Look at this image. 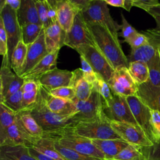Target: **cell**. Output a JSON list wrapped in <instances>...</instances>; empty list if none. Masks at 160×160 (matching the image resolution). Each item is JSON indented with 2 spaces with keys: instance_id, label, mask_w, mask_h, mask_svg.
<instances>
[{
  "instance_id": "cell-1",
  "label": "cell",
  "mask_w": 160,
  "mask_h": 160,
  "mask_svg": "<svg viewBox=\"0 0 160 160\" xmlns=\"http://www.w3.org/2000/svg\"><path fill=\"white\" fill-rule=\"evenodd\" d=\"M90 31L95 46L106 58L114 69L126 67L129 62L124 54L120 42L108 28L96 22H86Z\"/></svg>"
},
{
  "instance_id": "cell-2",
  "label": "cell",
  "mask_w": 160,
  "mask_h": 160,
  "mask_svg": "<svg viewBox=\"0 0 160 160\" xmlns=\"http://www.w3.org/2000/svg\"><path fill=\"white\" fill-rule=\"evenodd\" d=\"M29 110L36 121L43 129L44 136L56 134L66 128L73 127L78 123L72 116L60 115L51 111L47 107L39 91L36 104Z\"/></svg>"
},
{
  "instance_id": "cell-3",
  "label": "cell",
  "mask_w": 160,
  "mask_h": 160,
  "mask_svg": "<svg viewBox=\"0 0 160 160\" xmlns=\"http://www.w3.org/2000/svg\"><path fill=\"white\" fill-rule=\"evenodd\" d=\"M44 136L53 138L62 146L72 149L82 154L99 159H105L103 153L94 145L91 139L77 134L72 127L66 128L54 134Z\"/></svg>"
},
{
  "instance_id": "cell-4",
  "label": "cell",
  "mask_w": 160,
  "mask_h": 160,
  "mask_svg": "<svg viewBox=\"0 0 160 160\" xmlns=\"http://www.w3.org/2000/svg\"><path fill=\"white\" fill-rule=\"evenodd\" d=\"M78 135L89 139H122L112 128L105 114L88 121H81L72 127Z\"/></svg>"
},
{
  "instance_id": "cell-5",
  "label": "cell",
  "mask_w": 160,
  "mask_h": 160,
  "mask_svg": "<svg viewBox=\"0 0 160 160\" xmlns=\"http://www.w3.org/2000/svg\"><path fill=\"white\" fill-rule=\"evenodd\" d=\"M81 14L86 22L100 24L108 28L114 36L118 38V31L121 29V26L111 17L108 4L104 0H91Z\"/></svg>"
},
{
  "instance_id": "cell-6",
  "label": "cell",
  "mask_w": 160,
  "mask_h": 160,
  "mask_svg": "<svg viewBox=\"0 0 160 160\" xmlns=\"http://www.w3.org/2000/svg\"><path fill=\"white\" fill-rule=\"evenodd\" d=\"M76 107V112L72 118L78 123L81 121H88L102 116L103 101L97 88L94 86L91 94L86 101L76 99L73 102Z\"/></svg>"
},
{
  "instance_id": "cell-7",
  "label": "cell",
  "mask_w": 160,
  "mask_h": 160,
  "mask_svg": "<svg viewBox=\"0 0 160 160\" xmlns=\"http://www.w3.org/2000/svg\"><path fill=\"white\" fill-rule=\"evenodd\" d=\"M75 50L87 61L96 74L101 76L107 82L109 81L115 69L95 46L81 45Z\"/></svg>"
},
{
  "instance_id": "cell-8",
  "label": "cell",
  "mask_w": 160,
  "mask_h": 160,
  "mask_svg": "<svg viewBox=\"0 0 160 160\" xmlns=\"http://www.w3.org/2000/svg\"><path fill=\"white\" fill-rule=\"evenodd\" d=\"M0 18L2 19L8 38V57L11 55L18 42L21 40V29L17 18V12L6 5L4 1L0 4Z\"/></svg>"
},
{
  "instance_id": "cell-9",
  "label": "cell",
  "mask_w": 160,
  "mask_h": 160,
  "mask_svg": "<svg viewBox=\"0 0 160 160\" xmlns=\"http://www.w3.org/2000/svg\"><path fill=\"white\" fill-rule=\"evenodd\" d=\"M24 79L12 71L8 55L2 58L0 71V102L20 90Z\"/></svg>"
},
{
  "instance_id": "cell-10",
  "label": "cell",
  "mask_w": 160,
  "mask_h": 160,
  "mask_svg": "<svg viewBox=\"0 0 160 160\" xmlns=\"http://www.w3.org/2000/svg\"><path fill=\"white\" fill-rule=\"evenodd\" d=\"M110 124L120 138L129 144L139 148H146L153 145L143 131L138 126L114 121H110Z\"/></svg>"
},
{
  "instance_id": "cell-11",
  "label": "cell",
  "mask_w": 160,
  "mask_h": 160,
  "mask_svg": "<svg viewBox=\"0 0 160 160\" xmlns=\"http://www.w3.org/2000/svg\"><path fill=\"white\" fill-rule=\"evenodd\" d=\"M103 111L109 121L127 122L139 127L131 112L126 97L113 94L110 103L103 106Z\"/></svg>"
},
{
  "instance_id": "cell-12",
  "label": "cell",
  "mask_w": 160,
  "mask_h": 160,
  "mask_svg": "<svg viewBox=\"0 0 160 160\" xmlns=\"http://www.w3.org/2000/svg\"><path fill=\"white\" fill-rule=\"evenodd\" d=\"M108 84L113 94L128 97L137 93L138 85L126 67L115 69Z\"/></svg>"
},
{
  "instance_id": "cell-13",
  "label": "cell",
  "mask_w": 160,
  "mask_h": 160,
  "mask_svg": "<svg viewBox=\"0 0 160 160\" xmlns=\"http://www.w3.org/2000/svg\"><path fill=\"white\" fill-rule=\"evenodd\" d=\"M95 46L90 31L81 13L76 15L70 30L66 32L64 46L76 49L81 45Z\"/></svg>"
},
{
  "instance_id": "cell-14",
  "label": "cell",
  "mask_w": 160,
  "mask_h": 160,
  "mask_svg": "<svg viewBox=\"0 0 160 160\" xmlns=\"http://www.w3.org/2000/svg\"><path fill=\"white\" fill-rule=\"evenodd\" d=\"M126 99L138 124L154 144V138L151 125V110L136 95L128 96Z\"/></svg>"
},
{
  "instance_id": "cell-15",
  "label": "cell",
  "mask_w": 160,
  "mask_h": 160,
  "mask_svg": "<svg viewBox=\"0 0 160 160\" xmlns=\"http://www.w3.org/2000/svg\"><path fill=\"white\" fill-rule=\"evenodd\" d=\"M15 123L32 146L44 136L43 129L36 121L29 109H22L17 112Z\"/></svg>"
},
{
  "instance_id": "cell-16",
  "label": "cell",
  "mask_w": 160,
  "mask_h": 160,
  "mask_svg": "<svg viewBox=\"0 0 160 160\" xmlns=\"http://www.w3.org/2000/svg\"><path fill=\"white\" fill-rule=\"evenodd\" d=\"M48 53L45 43L44 30L43 29L36 41L28 46L26 58L19 76L21 78L28 73Z\"/></svg>"
},
{
  "instance_id": "cell-17",
  "label": "cell",
  "mask_w": 160,
  "mask_h": 160,
  "mask_svg": "<svg viewBox=\"0 0 160 160\" xmlns=\"http://www.w3.org/2000/svg\"><path fill=\"white\" fill-rule=\"evenodd\" d=\"M39 91L41 94L47 107L53 112L64 116H72L76 113V107L72 101L53 96L46 88L40 84Z\"/></svg>"
},
{
  "instance_id": "cell-18",
  "label": "cell",
  "mask_w": 160,
  "mask_h": 160,
  "mask_svg": "<svg viewBox=\"0 0 160 160\" xmlns=\"http://www.w3.org/2000/svg\"><path fill=\"white\" fill-rule=\"evenodd\" d=\"M72 76V71L56 68L42 75L38 82L50 91L60 87L69 86Z\"/></svg>"
},
{
  "instance_id": "cell-19",
  "label": "cell",
  "mask_w": 160,
  "mask_h": 160,
  "mask_svg": "<svg viewBox=\"0 0 160 160\" xmlns=\"http://www.w3.org/2000/svg\"><path fill=\"white\" fill-rule=\"evenodd\" d=\"M151 110L160 112V86L153 85L149 80L138 85L136 94Z\"/></svg>"
},
{
  "instance_id": "cell-20",
  "label": "cell",
  "mask_w": 160,
  "mask_h": 160,
  "mask_svg": "<svg viewBox=\"0 0 160 160\" xmlns=\"http://www.w3.org/2000/svg\"><path fill=\"white\" fill-rule=\"evenodd\" d=\"M45 43L49 53L58 50L64 46L66 32L57 21L44 29Z\"/></svg>"
},
{
  "instance_id": "cell-21",
  "label": "cell",
  "mask_w": 160,
  "mask_h": 160,
  "mask_svg": "<svg viewBox=\"0 0 160 160\" xmlns=\"http://www.w3.org/2000/svg\"><path fill=\"white\" fill-rule=\"evenodd\" d=\"M59 49L48 53L31 71L21 78L24 79L38 80L46 72L56 68Z\"/></svg>"
},
{
  "instance_id": "cell-22",
  "label": "cell",
  "mask_w": 160,
  "mask_h": 160,
  "mask_svg": "<svg viewBox=\"0 0 160 160\" xmlns=\"http://www.w3.org/2000/svg\"><path fill=\"white\" fill-rule=\"evenodd\" d=\"M17 18L21 27L29 24L42 26L34 0H21V6L17 11Z\"/></svg>"
},
{
  "instance_id": "cell-23",
  "label": "cell",
  "mask_w": 160,
  "mask_h": 160,
  "mask_svg": "<svg viewBox=\"0 0 160 160\" xmlns=\"http://www.w3.org/2000/svg\"><path fill=\"white\" fill-rule=\"evenodd\" d=\"M73 76L69 86L72 87L79 101H86L90 96L94 85L89 82L83 76L82 69L78 68L72 71Z\"/></svg>"
},
{
  "instance_id": "cell-24",
  "label": "cell",
  "mask_w": 160,
  "mask_h": 160,
  "mask_svg": "<svg viewBox=\"0 0 160 160\" xmlns=\"http://www.w3.org/2000/svg\"><path fill=\"white\" fill-rule=\"evenodd\" d=\"M56 7L58 22L67 32L72 27L77 14L68 0H56Z\"/></svg>"
},
{
  "instance_id": "cell-25",
  "label": "cell",
  "mask_w": 160,
  "mask_h": 160,
  "mask_svg": "<svg viewBox=\"0 0 160 160\" xmlns=\"http://www.w3.org/2000/svg\"><path fill=\"white\" fill-rule=\"evenodd\" d=\"M92 142L106 159H112L129 144L122 139H92Z\"/></svg>"
},
{
  "instance_id": "cell-26",
  "label": "cell",
  "mask_w": 160,
  "mask_h": 160,
  "mask_svg": "<svg viewBox=\"0 0 160 160\" xmlns=\"http://www.w3.org/2000/svg\"><path fill=\"white\" fill-rule=\"evenodd\" d=\"M24 146L32 147V144L26 138L14 122L9 126L5 132L0 135V146Z\"/></svg>"
},
{
  "instance_id": "cell-27",
  "label": "cell",
  "mask_w": 160,
  "mask_h": 160,
  "mask_svg": "<svg viewBox=\"0 0 160 160\" xmlns=\"http://www.w3.org/2000/svg\"><path fill=\"white\" fill-rule=\"evenodd\" d=\"M0 160H37L32 157L29 148L24 146H0Z\"/></svg>"
},
{
  "instance_id": "cell-28",
  "label": "cell",
  "mask_w": 160,
  "mask_h": 160,
  "mask_svg": "<svg viewBox=\"0 0 160 160\" xmlns=\"http://www.w3.org/2000/svg\"><path fill=\"white\" fill-rule=\"evenodd\" d=\"M157 48L150 42L135 49H131L128 60L129 62L134 61L148 64L156 54Z\"/></svg>"
},
{
  "instance_id": "cell-29",
  "label": "cell",
  "mask_w": 160,
  "mask_h": 160,
  "mask_svg": "<svg viewBox=\"0 0 160 160\" xmlns=\"http://www.w3.org/2000/svg\"><path fill=\"white\" fill-rule=\"evenodd\" d=\"M32 148L37 151L54 158L56 160H65L55 148L54 139L53 138L43 136L41 139L38 140Z\"/></svg>"
},
{
  "instance_id": "cell-30",
  "label": "cell",
  "mask_w": 160,
  "mask_h": 160,
  "mask_svg": "<svg viewBox=\"0 0 160 160\" xmlns=\"http://www.w3.org/2000/svg\"><path fill=\"white\" fill-rule=\"evenodd\" d=\"M28 51V46L21 40L14 49L11 57L10 62L12 69L19 76L24 64Z\"/></svg>"
},
{
  "instance_id": "cell-31",
  "label": "cell",
  "mask_w": 160,
  "mask_h": 160,
  "mask_svg": "<svg viewBox=\"0 0 160 160\" xmlns=\"http://www.w3.org/2000/svg\"><path fill=\"white\" fill-rule=\"evenodd\" d=\"M128 69L137 85L147 82L149 79V71L147 64L134 61L129 62Z\"/></svg>"
},
{
  "instance_id": "cell-32",
  "label": "cell",
  "mask_w": 160,
  "mask_h": 160,
  "mask_svg": "<svg viewBox=\"0 0 160 160\" xmlns=\"http://www.w3.org/2000/svg\"><path fill=\"white\" fill-rule=\"evenodd\" d=\"M43 29L42 26L36 24H29L21 26V40L27 46L34 43Z\"/></svg>"
},
{
  "instance_id": "cell-33",
  "label": "cell",
  "mask_w": 160,
  "mask_h": 160,
  "mask_svg": "<svg viewBox=\"0 0 160 160\" xmlns=\"http://www.w3.org/2000/svg\"><path fill=\"white\" fill-rule=\"evenodd\" d=\"M113 160H146L142 151V148L129 144L126 148L116 155Z\"/></svg>"
},
{
  "instance_id": "cell-34",
  "label": "cell",
  "mask_w": 160,
  "mask_h": 160,
  "mask_svg": "<svg viewBox=\"0 0 160 160\" xmlns=\"http://www.w3.org/2000/svg\"><path fill=\"white\" fill-rule=\"evenodd\" d=\"M16 112L0 102V135L3 134L6 129L15 122Z\"/></svg>"
},
{
  "instance_id": "cell-35",
  "label": "cell",
  "mask_w": 160,
  "mask_h": 160,
  "mask_svg": "<svg viewBox=\"0 0 160 160\" xmlns=\"http://www.w3.org/2000/svg\"><path fill=\"white\" fill-rule=\"evenodd\" d=\"M54 146L56 150L65 160H100L99 159L82 154L72 149L63 146L55 139Z\"/></svg>"
},
{
  "instance_id": "cell-36",
  "label": "cell",
  "mask_w": 160,
  "mask_h": 160,
  "mask_svg": "<svg viewBox=\"0 0 160 160\" xmlns=\"http://www.w3.org/2000/svg\"><path fill=\"white\" fill-rule=\"evenodd\" d=\"M156 47L157 48V53L147 65L149 71V81L153 85L160 86V52L159 48Z\"/></svg>"
},
{
  "instance_id": "cell-37",
  "label": "cell",
  "mask_w": 160,
  "mask_h": 160,
  "mask_svg": "<svg viewBox=\"0 0 160 160\" xmlns=\"http://www.w3.org/2000/svg\"><path fill=\"white\" fill-rule=\"evenodd\" d=\"M98 89L103 101V106L108 105L112 101L113 94L108 82L99 74H98V81L94 85Z\"/></svg>"
},
{
  "instance_id": "cell-38",
  "label": "cell",
  "mask_w": 160,
  "mask_h": 160,
  "mask_svg": "<svg viewBox=\"0 0 160 160\" xmlns=\"http://www.w3.org/2000/svg\"><path fill=\"white\" fill-rule=\"evenodd\" d=\"M22 96L23 91L21 89L8 98L6 99L2 103L4 104L8 108L17 113L22 110Z\"/></svg>"
},
{
  "instance_id": "cell-39",
  "label": "cell",
  "mask_w": 160,
  "mask_h": 160,
  "mask_svg": "<svg viewBox=\"0 0 160 160\" xmlns=\"http://www.w3.org/2000/svg\"><path fill=\"white\" fill-rule=\"evenodd\" d=\"M49 92L51 95L54 97L68 101H71L72 102L77 99L74 89L70 86L58 88L51 89L49 91Z\"/></svg>"
},
{
  "instance_id": "cell-40",
  "label": "cell",
  "mask_w": 160,
  "mask_h": 160,
  "mask_svg": "<svg viewBox=\"0 0 160 160\" xmlns=\"http://www.w3.org/2000/svg\"><path fill=\"white\" fill-rule=\"evenodd\" d=\"M80 60L84 78L89 82H90L92 85H94L98 81V74L94 72L90 64L82 56H80Z\"/></svg>"
},
{
  "instance_id": "cell-41",
  "label": "cell",
  "mask_w": 160,
  "mask_h": 160,
  "mask_svg": "<svg viewBox=\"0 0 160 160\" xmlns=\"http://www.w3.org/2000/svg\"><path fill=\"white\" fill-rule=\"evenodd\" d=\"M37 8L39 19L42 23L43 28H48L50 24L48 16V9L46 5V0L43 1H34Z\"/></svg>"
},
{
  "instance_id": "cell-42",
  "label": "cell",
  "mask_w": 160,
  "mask_h": 160,
  "mask_svg": "<svg viewBox=\"0 0 160 160\" xmlns=\"http://www.w3.org/2000/svg\"><path fill=\"white\" fill-rule=\"evenodd\" d=\"M142 151L146 160H160V141L151 146L142 148Z\"/></svg>"
},
{
  "instance_id": "cell-43",
  "label": "cell",
  "mask_w": 160,
  "mask_h": 160,
  "mask_svg": "<svg viewBox=\"0 0 160 160\" xmlns=\"http://www.w3.org/2000/svg\"><path fill=\"white\" fill-rule=\"evenodd\" d=\"M38 91L39 89L31 92H23L22 109H30L34 106L38 99Z\"/></svg>"
},
{
  "instance_id": "cell-44",
  "label": "cell",
  "mask_w": 160,
  "mask_h": 160,
  "mask_svg": "<svg viewBox=\"0 0 160 160\" xmlns=\"http://www.w3.org/2000/svg\"><path fill=\"white\" fill-rule=\"evenodd\" d=\"M151 125L154 134V142L160 141V112L156 110H151Z\"/></svg>"
},
{
  "instance_id": "cell-45",
  "label": "cell",
  "mask_w": 160,
  "mask_h": 160,
  "mask_svg": "<svg viewBox=\"0 0 160 160\" xmlns=\"http://www.w3.org/2000/svg\"><path fill=\"white\" fill-rule=\"evenodd\" d=\"M124 42H127L131 46V49H135L147 44L149 42V40L144 34L137 32Z\"/></svg>"
},
{
  "instance_id": "cell-46",
  "label": "cell",
  "mask_w": 160,
  "mask_h": 160,
  "mask_svg": "<svg viewBox=\"0 0 160 160\" xmlns=\"http://www.w3.org/2000/svg\"><path fill=\"white\" fill-rule=\"evenodd\" d=\"M121 19H122V24L121 26V32L119 33V36L124 38V41H126L129 38H130L132 36L136 34L138 31L136 30L134 28H133L126 20L123 14L121 12Z\"/></svg>"
},
{
  "instance_id": "cell-47",
  "label": "cell",
  "mask_w": 160,
  "mask_h": 160,
  "mask_svg": "<svg viewBox=\"0 0 160 160\" xmlns=\"http://www.w3.org/2000/svg\"><path fill=\"white\" fill-rule=\"evenodd\" d=\"M0 54L2 58L8 55V38L2 19L0 18Z\"/></svg>"
},
{
  "instance_id": "cell-48",
  "label": "cell",
  "mask_w": 160,
  "mask_h": 160,
  "mask_svg": "<svg viewBox=\"0 0 160 160\" xmlns=\"http://www.w3.org/2000/svg\"><path fill=\"white\" fill-rule=\"evenodd\" d=\"M149 40V42L152 44L160 47V31L155 28L146 29L142 32Z\"/></svg>"
},
{
  "instance_id": "cell-49",
  "label": "cell",
  "mask_w": 160,
  "mask_h": 160,
  "mask_svg": "<svg viewBox=\"0 0 160 160\" xmlns=\"http://www.w3.org/2000/svg\"><path fill=\"white\" fill-rule=\"evenodd\" d=\"M48 9V16L50 24H54L58 21L57 12L56 7V0H46Z\"/></svg>"
},
{
  "instance_id": "cell-50",
  "label": "cell",
  "mask_w": 160,
  "mask_h": 160,
  "mask_svg": "<svg viewBox=\"0 0 160 160\" xmlns=\"http://www.w3.org/2000/svg\"><path fill=\"white\" fill-rule=\"evenodd\" d=\"M108 5L119 7L129 12L133 6V0H104Z\"/></svg>"
},
{
  "instance_id": "cell-51",
  "label": "cell",
  "mask_w": 160,
  "mask_h": 160,
  "mask_svg": "<svg viewBox=\"0 0 160 160\" xmlns=\"http://www.w3.org/2000/svg\"><path fill=\"white\" fill-rule=\"evenodd\" d=\"M158 0H133V6L142 9L148 12L151 8L159 4Z\"/></svg>"
},
{
  "instance_id": "cell-52",
  "label": "cell",
  "mask_w": 160,
  "mask_h": 160,
  "mask_svg": "<svg viewBox=\"0 0 160 160\" xmlns=\"http://www.w3.org/2000/svg\"><path fill=\"white\" fill-rule=\"evenodd\" d=\"M76 14L81 13L89 5L91 0H68Z\"/></svg>"
},
{
  "instance_id": "cell-53",
  "label": "cell",
  "mask_w": 160,
  "mask_h": 160,
  "mask_svg": "<svg viewBox=\"0 0 160 160\" xmlns=\"http://www.w3.org/2000/svg\"><path fill=\"white\" fill-rule=\"evenodd\" d=\"M39 84L36 80L24 79L21 89L23 91V92H31L34 90L39 89Z\"/></svg>"
},
{
  "instance_id": "cell-54",
  "label": "cell",
  "mask_w": 160,
  "mask_h": 160,
  "mask_svg": "<svg viewBox=\"0 0 160 160\" xmlns=\"http://www.w3.org/2000/svg\"><path fill=\"white\" fill-rule=\"evenodd\" d=\"M29 151L30 154L37 160H56L54 158L49 157L41 152L37 151L36 150L33 149L32 147L29 148Z\"/></svg>"
},
{
  "instance_id": "cell-55",
  "label": "cell",
  "mask_w": 160,
  "mask_h": 160,
  "mask_svg": "<svg viewBox=\"0 0 160 160\" xmlns=\"http://www.w3.org/2000/svg\"><path fill=\"white\" fill-rule=\"evenodd\" d=\"M4 2L17 12L21 6V0H4Z\"/></svg>"
},
{
  "instance_id": "cell-56",
  "label": "cell",
  "mask_w": 160,
  "mask_h": 160,
  "mask_svg": "<svg viewBox=\"0 0 160 160\" xmlns=\"http://www.w3.org/2000/svg\"><path fill=\"white\" fill-rule=\"evenodd\" d=\"M147 12H148L152 16H157L160 17V3L151 8Z\"/></svg>"
},
{
  "instance_id": "cell-57",
  "label": "cell",
  "mask_w": 160,
  "mask_h": 160,
  "mask_svg": "<svg viewBox=\"0 0 160 160\" xmlns=\"http://www.w3.org/2000/svg\"><path fill=\"white\" fill-rule=\"evenodd\" d=\"M152 17L154 18L156 22V27L154 28L160 31V17L157 16H153Z\"/></svg>"
},
{
  "instance_id": "cell-58",
  "label": "cell",
  "mask_w": 160,
  "mask_h": 160,
  "mask_svg": "<svg viewBox=\"0 0 160 160\" xmlns=\"http://www.w3.org/2000/svg\"><path fill=\"white\" fill-rule=\"evenodd\" d=\"M100 160H113V159H100Z\"/></svg>"
},
{
  "instance_id": "cell-59",
  "label": "cell",
  "mask_w": 160,
  "mask_h": 160,
  "mask_svg": "<svg viewBox=\"0 0 160 160\" xmlns=\"http://www.w3.org/2000/svg\"><path fill=\"white\" fill-rule=\"evenodd\" d=\"M154 45V44H153ZM155 46V45H154ZM158 48H159V52H160V47H159V46H157Z\"/></svg>"
}]
</instances>
